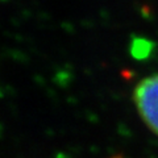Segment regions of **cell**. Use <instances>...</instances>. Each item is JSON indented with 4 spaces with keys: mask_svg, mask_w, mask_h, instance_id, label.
Wrapping results in <instances>:
<instances>
[{
    "mask_svg": "<svg viewBox=\"0 0 158 158\" xmlns=\"http://www.w3.org/2000/svg\"><path fill=\"white\" fill-rule=\"evenodd\" d=\"M133 98L141 118L158 136V74L142 79L136 86Z\"/></svg>",
    "mask_w": 158,
    "mask_h": 158,
    "instance_id": "6da1fadb",
    "label": "cell"
},
{
    "mask_svg": "<svg viewBox=\"0 0 158 158\" xmlns=\"http://www.w3.org/2000/svg\"><path fill=\"white\" fill-rule=\"evenodd\" d=\"M152 42L144 38H137L132 44V54L138 59L146 58L152 52Z\"/></svg>",
    "mask_w": 158,
    "mask_h": 158,
    "instance_id": "7a4b0ae2",
    "label": "cell"
}]
</instances>
